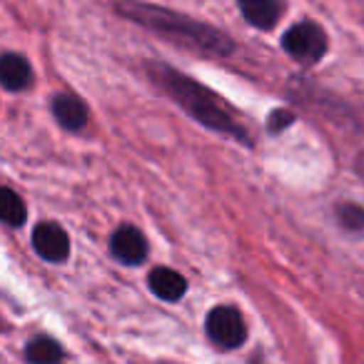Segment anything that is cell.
Segmentation results:
<instances>
[{
  "label": "cell",
  "instance_id": "4fadbf2b",
  "mask_svg": "<svg viewBox=\"0 0 364 364\" xmlns=\"http://www.w3.org/2000/svg\"><path fill=\"white\" fill-rule=\"evenodd\" d=\"M337 220L344 230L359 232V230H364V208H359V205H354V203L337 205Z\"/></svg>",
  "mask_w": 364,
  "mask_h": 364
},
{
  "label": "cell",
  "instance_id": "7a4b0ae2",
  "mask_svg": "<svg viewBox=\"0 0 364 364\" xmlns=\"http://www.w3.org/2000/svg\"><path fill=\"white\" fill-rule=\"evenodd\" d=\"M152 80L188 112L190 117H195L198 122H203L205 127L220 132V135L235 137V140L250 145V135L242 127V122L237 120L232 110L225 105L223 97H218L213 90H208L205 85L195 82L193 77L182 75V73L172 70V68L162 65V63H150L147 65Z\"/></svg>",
  "mask_w": 364,
  "mask_h": 364
},
{
  "label": "cell",
  "instance_id": "30bf717a",
  "mask_svg": "<svg viewBox=\"0 0 364 364\" xmlns=\"http://www.w3.org/2000/svg\"><path fill=\"white\" fill-rule=\"evenodd\" d=\"M240 8H242V16L255 28H262V31H269L282 16L279 0H240Z\"/></svg>",
  "mask_w": 364,
  "mask_h": 364
},
{
  "label": "cell",
  "instance_id": "3957f363",
  "mask_svg": "<svg viewBox=\"0 0 364 364\" xmlns=\"http://www.w3.org/2000/svg\"><path fill=\"white\" fill-rule=\"evenodd\" d=\"M282 48L302 65H314L327 53V36L317 23L302 21L284 33Z\"/></svg>",
  "mask_w": 364,
  "mask_h": 364
},
{
  "label": "cell",
  "instance_id": "52a82bcc",
  "mask_svg": "<svg viewBox=\"0 0 364 364\" xmlns=\"http://www.w3.org/2000/svg\"><path fill=\"white\" fill-rule=\"evenodd\" d=\"M33 82L31 63L18 53H3L0 55V85L8 90H26Z\"/></svg>",
  "mask_w": 364,
  "mask_h": 364
},
{
  "label": "cell",
  "instance_id": "8992f818",
  "mask_svg": "<svg viewBox=\"0 0 364 364\" xmlns=\"http://www.w3.org/2000/svg\"><path fill=\"white\" fill-rule=\"evenodd\" d=\"M110 252L115 255L122 264H140L142 259L147 257V242L140 230L125 225V228L115 230V235H112Z\"/></svg>",
  "mask_w": 364,
  "mask_h": 364
},
{
  "label": "cell",
  "instance_id": "6da1fadb",
  "mask_svg": "<svg viewBox=\"0 0 364 364\" xmlns=\"http://www.w3.org/2000/svg\"><path fill=\"white\" fill-rule=\"evenodd\" d=\"M115 11L122 18L132 21L135 26L147 28L150 33L160 36L162 41L180 46L190 53H200V55L210 58H223L235 50V43L223 31L200 23L195 18L182 16V13L167 11L160 6H147L140 0H117Z\"/></svg>",
  "mask_w": 364,
  "mask_h": 364
},
{
  "label": "cell",
  "instance_id": "5bb4252c",
  "mask_svg": "<svg viewBox=\"0 0 364 364\" xmlns=\"http://www.w3.org/2000/svg\"><path fill=\"white\" fill-rule=\"evenodd\" d=\"M292 120H294V115H292V112H287V110L272 112V115H269V130H272V132L284 130L287 125H292Z\"/></svg>",
  "mask_w": 364,
  "mask_h": 364
},
{
  "label": "cell",
  "instance_id": "9a60e30c",
  "mask_svg": "<svg viewBox=\"0 0 364 364\" xmlns=\"http://www.w3.org/2000/svg\"><path fill=\"white\" fill-rule=\"evenodd\" d=\"M354 170H357V172H359V177L364 180V152L357 157V162H354Z\"/></svg>",
  "mask_w": 364,
  "mask_h": 364
},
{
  "label": "cell",
  "instance_id": "5b68a950",
  "mask_svg": "<svg viewBox=\"0 0 364 364\" xmlns=\"http://www.w3.org/2000/svg\"><path fill=\"white\" fill-rule=\"evenodd\" d=\"M33 247L48 262H63L70 255V240L60 225L41 223L33 230Z\"/></svg>",
  "mask_w": 364,
  "mask_h": 364
},
{
  "label": "cell",
  "instance_id": "277c9868",
  "mask_svg": "<svg viewBox=\"0 0 364 364\" xmlns=\"http://www.w3.org/2000/svg\"><path fill=\"white\" fill-rule=\"evenodd\" d=\"M205 327H208V337L220 349H237L247 339L245 319L235 307H215L208 314V324Z\"/></svg>",
  "mask_w": 364,
  "mask_h": 364
},
{
  "label": "cell",
  "instance_id": "8fae6325",
  "mask_svg": "<svg viewBox=\"0 0 364 364\" xmlns=\"http://www.w3.org/2000/svg\"><path fill=\"white\" fill-rule=\"evenodd\" d=\"M26 218L28 210L21 195L13 193L11 188H0V220L11 228H21V225H26Z\"/></svg>",
  "mask_w": 364,
  "mask_h": 364
},
{
  "label": "cell",
  "instance_id": "9c48e42d",
  "mask_svg": "<svg viewBox=\"0 0 364 364\" xmlns=\"http://www.w3.org/2000/svg\"><path fill=\"white\" fill-rule=\"evenodd\" d=\"M150 289L165 302H177L182 294L188 292V282L182 274H177L175 269L157 267L150 272Z\"/></svg>",
  "mask_w": 364,
  "mask_h": 364
},
{
  "label": "cell",
  "instance_id": "ba28073f",
  "mask_svg": "<svg viewBox=\"0 0 364 364\" xmlns=\"http://www.w3.org/2000/svg\"><path fill=\"white\" fill-rule=\"evenodd\" d=\"M53 115L65 130H82L87 122V107L82 105L80 97L63 92L53 100Z\"/></svg>",
  "mask_w": 364,
  "mask_h": 364
},
{
  "label": "cell",
  "instance_id": "7c38bea8",
  "mask_svg": "<svg viewBox=\"0 0 364 364\" xmlns=\"http://www.w3.org/2000/svg\"><path fill=\"white\" fill-rule=\"evenodd\" d=\"M26 359L31 364H58L63 359V349L55 339L50 337H36L28 342Z\"/></svg>",
  "mask_w": 364,
  "mask_h": 364
}]
</instances>
